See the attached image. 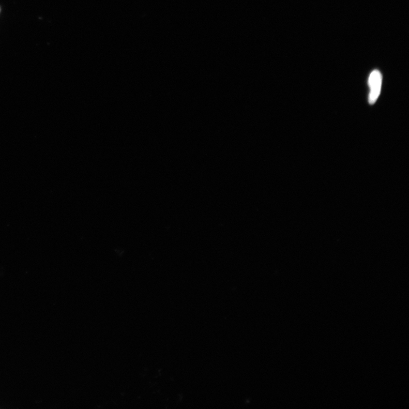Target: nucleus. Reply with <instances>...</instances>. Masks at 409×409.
Masks as SVG:
<instances>
[{"label": "nucleus", "instance_id": "f257e3e1", "mask_svg": "<svg viewBox=\"0 0 409 409\" xmlns=\"http://www.w3.org/2000/svg\"><path fill=\"white\" fill-rule=\"evenodd\" d=\"M382 75L378 70L373 71L369 75L368 79V85L370 88V92L369 94V103L374 104L380 94L382 85Z\"/></svg>", "mask_w": 409, "mask_h": 409}]
</instances>
